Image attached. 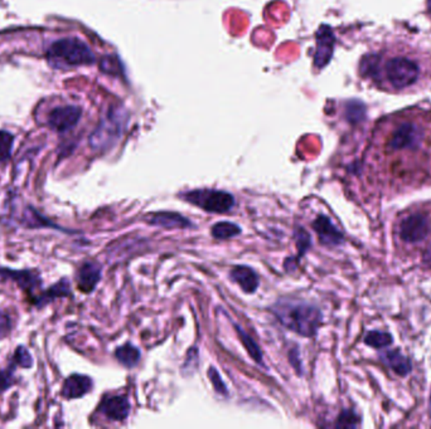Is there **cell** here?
<instances>
[{
  "label": "cell",
  "instance_id": "30",
  "mask_svg": "<svg viewBox=\"0 0 431 429\" xmlns=\"http://www.w3.org/2000/svg\"><path fill=\"white\" fill-rule=\"evenodd\" d=\"M290 364L293 365V368L298 371L299 376H302V362H300V358H299V350L298 348L291 350L289 353Z\"/></svg>",
  "mask_w": 431,
  "mask_h": 429
},
{
  "label": "cell",
  "instance_id": "28",
  "mask_svg": "<svg viewBox=\"0 0 431 429\" xmlns=\"http://www.w3.org/2000/svg\"><path fill=\"white\" fill-rule=\"evenodd\" d=\"M10 330H12V320H10V317L6 312L0 311V340L7 337L9 335V333H10Z\"/></svg>",
  "mask_w": 431,
  "mask_h": 429
},
{
  "label": "cell",
  "instance_id": "23",
  "mask_svg": "<svg viewBox=\"0 0 431 429\" xmlns=\"http://www.w3.org/2000/svg\"><path fill=\"white\" fill-rule=\"evenodd\" d=\"M295 235V243H297L298 251H299V255H298V260L308 252V249L311 246V238H310L309 233L302 228V227H298L294 232Z\"/></svg>",
  "mask_w": 431,
  "mask_h": 429
},
{
  "label": "cell",
  "instance_id": "12",
  "mask_svg": "<svg viewBox=\"0 0 431 429\" xmlns=\"http://www.w3.org/2000/svg\"><path fill=\"white\" fill-rule=\"evenodd\" d=\"M94 387L92 379L88 376L72 374L68 376L62 388V396L66 399H77L86 396Z\"/></svg>",
  "mask_w": 431,
  "mask_h": 429
},
{
  "label": "cell",
  "instance_id": "16",
  "mask_svg": "<svg viewBox=\"0 0 431 429\" xmlns=\"http://www.w3.org/2000/svg\"><path fill=\"white\" fill-rule=\"evenodd\" d=\"M70 294H71V283L66 278H63L62 281L57 282L56 285H54L48 291L43 292L41 296H38L34 302L37 306H44V305H47L48 302L54 301V298L65 297Z\"/></svg>",
  "mask_w": 431,
  "mask_h": 429
},
{
  "label": "cell",
  "instance_id": "29",
  "mask_svg": "<svg viewBox=\"0 0 431 429\" xmlns=\"http://www.w3.org/2000/svg\"><path fill=\"white\" fill-rule=\"evenodd\" d=\"M190 364H193L195 368H197V364H198V349L197 348H192V349L189 350L188 354H187V359H186V362L183 365V369L186 370V373L190 368Z\"/></svg>",
  "mask_w": 431,
  "mask_h": 429
},
{
  "label": "cell",
  "instance_id": "11",
  "mask_svg": "<svg viewBox=\"0 0 431 429\" xmlns=\"http://www.w3.org/2000/svg\"><path fill=\"white\" fill-rule=\"evenodd\" d=\"M101 266L97 262H85L77 274V285L80 291L85 294L92 292L101 280Z\"/></svg>",
  "mask_w": 431,
  "mask_h": 429
},
{
  "label": "cell",
  "instance_id": "31",
  "mask_svg": "<svg viewBox=\"0 0 431 429\" xmlns=\"http://www.w3.org/2000/svg\"><path fill=\"white\" fill-rule=\"evenodd\" d=\"M426 15L431 20V0H426Z\"/></svg>",
  "mask_w": 431,
  "mask_h": 429
},
{
  "label": "cell",
  "instance_id": "32",
  "mask_svg": "<svg viewBox=\"0 0 431 429\" xmlns=\"http://www.w3.org/2000/svg\"><path fill=\"white\" fill-rule=\"evenodd\" d=\"M430 413H431V401H430Z\"/></svg>",
  "mask_w": 431,
  "mask_h": 429
},
{
  "label": "cell",
  "instance_id": "9",
  "mask_svg": "<svg viewBox=\"0 0 431 429\" xmlns=\"http://www.w3.org/2000/svg\"><path fill=\"white\" fill-rule=\"evenodd\" d=\"M130 402L125 396H108L102 401L99 410L110 421L122 422L130 413Z\"/></svg>",
  "mask_w": 431,
  "mask_h": 429
},
{
  "label": "cell",
  "instance_id": "7",
  "mask_svg": "<svg viewBox=\"0 0 431 429\" xmlns=\"http://www.w3.org/2000/svg\"><path fill=\"white\" fill-rule=\"evenodd\" d=\"M429 233V221L423 213H414L406 217L400 224V237L407 243H418Z\"/></svg>",
  "mask_w": 431,
  "mask_h": 429
},
{
  "label": "cell",
  "instance_id": "17",
  "mask_svg": "<svg viewBox=\"0 0 431 429\" xmlns=\"http://www.w3.org/2000/svg\"><path fill=\"white\" fill-rule=\"evenodd\" d=\"M211 235L216 239H229L241 235V228L232 221H218L212 226Z\"/></svg>",
  "mask_w": 431,
  "mask_h": 429
},
{
  "label": "cell",
  "instance_id": "5",
  "mask_svg": "<svg viewBox=\"0 0 431 429\" xmlns=\"http://www.w3.org/2000/svg\"><path fill=\"white\" fill-rule=\"evenodd\" d=\"M182 199L209 213H226L234 208L235 198L229 192L216 189H195L181 194Z\"/></svg>",
  "mask_w": 431,
  "mask_h": 429
},
{
  "label": "cell",
  "instance_id": "6",
  "mask_svg": "<svg viewBox=\"0 0 431 429\" xmlns=\"http://www.w3.org/2000/svg\"><path fill=\"white\" fill-rule=\"evenodd\" d=\"M81 116L82 110L79 106H60L51 111L48 125L57 133H67L77 126Z\"/></svg>",
  "mask_w": 431,
  "mask_h": 429
},
{
  "label": "cell",
  "instance_id": "26",
  "mask_svg": "<svg viewBox=\"0 0 431 429\" xmlns=\"http://www.w3.org/2000/svg\"><path fill=\"white\" fill-rule=\"evenodd\" d=\"M358 422H359V419H358L355 412L344 410L338 418L336 426L342 427V428H355V427H357Z\"/></svg>",
  "mask_w": 431,
  "mask_h": 429
},
{
  "label": "cell",
  "instance_id": "15",
  "mask_svg": "<svg viewBox=\"0 0 431 429\" xmlns=\"http://www.w3.org/2000/svg\"><path fill=\"white\" fill-rule=\"evenodd\" d=\"M115 358L122 365L131 369L139 364L142 354H140V350L134 346L133 344L127 342L115 350Z\"/></svg>",
  "mask_w": 431,
  "mask_h": 429
},
{
  "label": "cell",
  "instance_id": "1",
  "mask_svg": "<svg viewBox=\"0 0 431 429\" xmlns=\"http://www.w3.org/2000/svg\"><path fill=\"white\" fill-rule=\"evenodd\" d=\"M358 74L384 94H420L431 86V52L405 38H387L364 54Z\"/></svg>",
  "mask_w": 431,
  "mask_h": 429
},
{
  "label": "cell",
  "instance_id": "14",
  "mask_svg": "<svg viewBox=\"0 0 431 429\" xmlns=\"http://www.w3.org/2000/svg\"><path fill=\"white\" fill-rule=\"evenodd\" d=\"M229 277L246 294L257 292L259 283H260L257 272L251 267H247V266H236V267H234V269H231V272H229Z\"/></svg>",
  "mask_w": 431,
  "mask_h": 429
},
{
  "label": "cell",
  "instance_id": "10",
  "mask_svg": "<svg viewBox=\"0 0 431 429\" xmlns=\"http://www.w3.org/2000/svg\"><path fill=\"white\" fill-rule=\"evenodd\" d=\"M145 221L152 226L165 229H186L193 227V223L189 221L188 218L174 212L150 213L145 217Z\"/></svg>",
  "mask_w": 431,
  "mask_h": 429
},
{
  "label": "cell",
  "instance_id": "13",
  "mask_svg": "<svg viewBox=\"0 0 431 429\" xmlns=\"http://www.w3.org/2000/svg\"><path fill=\"white\" fill-rule=\"evenodd\" d=\"M0 275L8 277L17 282L22 289L27 291L31 297L34 298V291L42 287V280L40 276L32 271H13V269H0Z\"/></svg>",
  "mask_w": 431,
  "mask_h": 429
},
{
  "label": "cell",
  "instance_id": "20",
  "mask_svg": "<svg viewBox=\"0 0 431 429\" xmlns=\"http://www.w3.org/2000/svg\"><path fill=\"white\" fill-rule=\"evenodd\" d=\"M13 145V134L6 130H0V165L6 164L10 159Z\"/></svg>",
  "mask_w": 431,
  "mask_h": 429
},
{
  "label": "cell",
  "instance_id": "18",
  "mask_svg": "<svg viewBox=\"0 0 431 429\" xmlns=\"http://www.w3.org/2000/svg\"><path fill=\"white\" fill-rule=\"evenodd\" d=\"M384 360L400 376H406L411 371V362L398 350L386 353Z\"/></svg>",
  "mask_w": 431,
  "mask_h": 429
},
{
  "label": "cell",
  "instance_id": "24",
  "mask_svg": "<svg viewBox=\"0 0 431 429\" xmlns=\"http://www.w3.org/2000/svg\"><path fill=\"white\" fill-rule=\"evenodd\" d=\"M14 362L17 365H19L21 368L28 369V368H31L33 365V359H32V355L29 354V351L24 346H18L17 350H15V353H14Z\"/></svg>",
  "mask_w": 431,
  "mask_h": 429
},
{
  "label": "cell",
  "instance_id": "3",
  "mask_svg": "<svg viewBox=\"0 0 431 429\" xmlns=\"http://www.w3.org/2000/svg\"><path fill=\"white\" fill-rule=\"evenodd\" d=\"M46 58L54 68L90 66L96 62L91 48L83 40L74 37L54 40L48 47Z\"/></svg>",
  "mask_w": 431,
  "mask_h": 429
},
{
  "label": "cell",
  "instance_id": "22",
  "mask_svg": "<svg viewBox=\"0 0 431 429\" xmlns=\"http://www.w3.org/2000/svg\"><path fill=\"white\" fill-rule=\"evenodd\" d=\"M364 342L367 345H370L372 348L376 349H382L392 344V336L387 333H381V331H372L370 334H367Z\"/></svg>",
  "mask_w": 431,
  "mask_h": 429
},
{
  "label": "cell",
  "instance_id": "25",
  "mask_svg": "<svg viewBox=\"0 0 431 429\" xmlns=\"http://www.w3.org/2000/svg\"><path fill=\"white\" fill-rule=\"evenodd\" d=\"M209 378L211 382H212V385H213V388H215L216 392H217L218 394H221V396H227V394H229L227 388H226V384L223 382L222 378H221L220 373L217 371L215 367H211V368H209Z\"/></svg>",
  "mask_w": 431,
  "mask_h": 429
},
{
  "label": "cell",
  "instance_id": "8",
  "mask_svg": "<svg viewBox=\"0 0 431 429\" xmlns=\"http://www.w3.org/2000/svg\"><path fill=\"white\" fill-rule=\"evenodd\" d=\"M311 226L318 235L319 242L324 246L334 247L343 243L344 238L342 232L332 223L328 217L319 215L317 219L313 221Z\"/></svg>",
  "mask_w": 431,
  "mask_h": 429
},
{
  "label": "cell",
  "instance_id": "21",
  "mask_svg": "<svg viewBox=\"0 0 431 429\" xmlns=\"http://www.w3.org/2000/svg\"><path fill=\"white\" fill-rule=\"evenodd\" d=\"M332 52V48L330 47V40H327V35L318 33V47L317 53H316V65L318 67H323L327 63V60L330 58V54Z\"/></svg>",
  "mask_w": 431,
  "mask_h": 429
},
{
  "label": "cell",
  "instance_id": "4",
  "mask_svg": "<svg viewBox=\"0 0 431 429\" xmlns=\"http://www.w3.org/2000/svg\"><path fill=\"white\" fill-rule=\"evenodd\" d=\"M127 125V112L122 108H111L106 117L102 119L99 126L90 136V145L94 150L105 151L113 148L116 141L122 137Z\"/></svg>",
  "mask_w": 431,
  "mask_h": 429
},
{
  "label": "cell",
  "instance_id": "27",
  "mask_svg": "<svg viewBox=\"0 0 431 429\" xmlns=\"http://www.w3.org/2000/svg\"><path fill=\"white\" fill-rule=\"evenodd\" d=\"M15 382L14 379V365H12L10 368L1 370L0 371V394L3 392L9 389L12 385Z\"/></svg>",
  "mask_w": 431,
  "mask_h": 429
},
{
  "label": "cell",
  "instance_id": "19",
  "mask_svg": "<svg viewBox=\"0 0 431 429\" xmlns=\"http://www.w3.org/2000/svg\"><path fill=\"white\" fill-rule=\"evenodd\" d=\"M234 326H235L237 335H238L240 340L243 342L245 349L247 350L249 355L251 356V359H252L254 362H259V364H263V353H261V350L259 348V345H257V342H254V340L251 339V336H250L247 333H245L238 325H234Z\"/></svg>",
  "mask_w": 431,
  "mask_h": 429
},
{
  "label": "cell",
  "instance_id": "2",
  "mask_svg": "<svg viewBox=\"0 0 431 429\" xmlns=\"http://www.w3.org/2000/svg\"><path fill=\"white\" fill-rule=\"evenodd\" d=\"M270 311L284 328L304 337L317 335L318 329L323 321L322 311L317 306L302 300L282 298L270 308Z\"/></svg>",
  "mask_w": 431,
  "mask_h": 429
}]
</instances>
